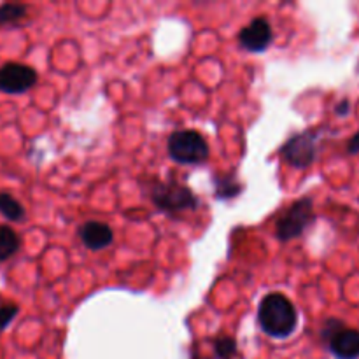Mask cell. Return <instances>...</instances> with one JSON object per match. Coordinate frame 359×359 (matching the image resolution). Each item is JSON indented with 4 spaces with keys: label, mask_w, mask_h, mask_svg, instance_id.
<instances>
[{
    "label": "cell",
    "mask_w": 359,
    "mask_h": 359,
    "mask_svg": "<svg viewBox=\"0 0 359 359\" xmlns=\"http://www.w3.org/2000/svg\"><path fill=\"white\" fill-rule=\"evenodd\" d=\"M323 339L328 342L330 351L337 359L359 358V332L346 328L339 319H330L323 330Z\"/></svg>",
    "instance_id": "cell-5"
},
{
    "label": "cell",
    "mask_w": 359,
    "mask_h": 359,
    "mask_svg": "<svg viewBox=\"0 0 359 359\" xmlns=\"http://www.w3.org/2000/svg\"><path fill=\"white\" fill-rule=\"evenodd\" d=\"M347 153L349 154H358L359 153V132L347 144Z\"/></svg>",
    "instance_id": "cell-16"
},
{
    "label": "cell",
    "mask_w": 359,
    "mask_h": 359,
    "mask_svg": "<svg viewBox=\"0 0 359 359\" xmlns=\"http://www.w3.org/2000/svg\"><path fill=\"white\" fill-rule=\"evenodd\" d=\"M314 221L316 214L314 205H312V198L305 196V198L297 200V202L277 219V238L283 242L293 241V238L300 237Z\"/></svg>",
    "instance_id": "cell-3"
},
{
    "label": "cell",
    "mask_w": 359,
    "mask_h": 359,
    "mask_svg": "<svg viewBox=\"0 0 359 359\" xmlns=\"http://www.w3.org/2000/svg\"><path fill=\"white\" fill-rule=\"evenodd\" d=\"M258 321L266 335L286 339L297 330L298 314L294 305L284 294L270 293L259 304Z\"/></svg>",
    "instance_id": "cell-1"
},
{
    "label": "cell",
    "mask_w": 359,
    "mask_h": 359,
    "mask_svg": "<svg viewBox=\"0 0 359 359\" xmlns=\"http://www.w3.org/2000/svg\"><path fill=\"white\" fill-rule=\"evenodd\" d=\"M272 27L266 21V18H256L252 20L248 27L242 28L241 35H238V41L244 49L251 53H262L272 42Z\"/></svg>",
    "instance_id": "cell-8"
},
{
    "label": "cell",
    "mask_w": 359,
    "mask_h": 359,
    "mask_svg": "<svg viewBox=\"0 0 359 359\" xmlns=\"http://www.w3.org/2000/svg\"><path fill=\"white\" fill-rule=\"evenodd\" d=\"M151 200L154 205L163 212H182V210L196 209L198 198L193 195L188 186H182L179 182H158L151 189Z\"/></svg>",
    "instance_id": "cell-4"
},
{
    "label": "cell",
    "mask_w": 359,
    "mask_h": 359,
    "mask_svg": "<svg viewBox=\"0 0 359 359\" xmlns=\"http://www.w3.org/2000/svg\"><path fill=\"white\" fill-rule=\"evenodd\" d=\"M191 359H210V358H203V356H195V358H191Z\"/></svg>",
    "instance_id": "cell-18"
},
{
    "label": "cell",
    "mask_w": 359,
    "mask_h": 359,
    "mask_svg": "<svg viewBox=\"0 0 359 359\" xmlns=\"http://www.w3.org/2000/svg\"><path fill=\"white\" fill-rule=\"evenodd\" d=\"M37 83V72L23 63L9 62L0 67V91L20 95L28 91Z\"/></svg>",
    "instance_id": "cell-7"
},
{
    "label": "cell",
    "mask_w": 359,
    "mask_h": 359,
    "mask_svg": "<svg viewBox=\"0 0 359 359\" xmlns=\"http://www.w3.org/2000/svg\"><path fill=\"white\" fill-rule=\"evenodd\" d=\"M18 312H20V309L14 304H7L0 307V332H4V330L13 323V319L18 316Z\"/></svg>",
    "instance_id": "cell-15"
},
{
    "label": "cell",
    "mask_w": 359,
    "mask_h": 359,
    "mask_svg": "<svg viewBox=\"0 0 359 359\" xmlns=\"http://www.w3.org/2000/svg\"><path fill=\"white\" fill-rule=\"evenodd\" d=\"M214 351H216L217 359H231L237 354V342L230 337H219L214 342Z\"/></svg>",
    "instance_id": "cell-14"
},
{
    "label": "cell",
    "mask_w": 359,
    "mask_h": 359,
    "mask_svg": "<svg viewBox=\"0 0 359 359\" xmlns=\"http://www.w3.org/2000/svg\"><path fill=\"white\" fill-rule=\"evenodd\" d=\"M27 11L28 7L23 6V4H2L0 6V27L23 20L27 16Z\"/></svg>",
    "instance_id": "cell-13"
},
{
    "label": "cell",
    "mask_w": 359,
    "mask_h": 359,
    "mask_svg": "<svg viewBox=\"0 0 359 359\" xmlns=\"http://www.w3.org/2000/svg\"><path fill=\"white\" fill-rule=\"evenodd\" d=\"M349 109H351V102L349 100H342L339 105H337L335 111H337V114H339V116H346L347 112H349Z\"/></svg>",
    "instance_id": "cell-17"
},
{
    "label": "cell",
    "mask_w": 359,
    "mask_h": 359,
    "mask_svg": "<svg viewBox=\"0 0 359 359\" xmlns=\"http://www.w3.org/2000/svg\"><path fill=\"white\" fill-rule=\"evenodd\" d=\"M318 154V130H307L293 135L283 147V156L291 167L307 168Z\"/></svg>",
    "instance_id": "cell-6"
},
{
    "label": "cell",
    "mask_w": 359,
    "mask_h": 359,
    "mask_svg": "<svg viewBox=\"0 0 359 359\" xmlns=\"http://www.w3.org/2000/svg\"><path fill=\"white\" fill-rule=\"evenodd\" d=\"M168 154L181 165H198L209 158V144L195 130H179L168 139Z\"/></svg>",
    "instance_id": "cell-2"
},
{
    "label": "cell",
    "mask_w": 359,
    "mask_h": 359,
    "mask_svg": "<svg viewBox=\"0 0 359 359\" xmlns=\"http://www.w3.org/2000/svg\"><path fill=\"white\" fill-rule=\"evenodd\" d=\"M0 214L7 221L18 223V221H21L25 217V209L13 195H9V193H0Z\"/></svg>",
    "instance_id": "cell-11"
},
{
    "label": "cell",
    "mask_w": 359,
    "mask_h": 359,
    "mask_svg": "<svg viewBox=\"0 0 359 359\" xmlns=\"http://www.w3.org/2000/svg\"><path fill=\"white\" fill-rule=\"evenodd\" d=\"M242 191V184L237 181L233 174L221 175L216 181V196L221 200L235 198Z\"/></svg>",
    "instance_id": "cell-12"
},
{
    "label": "cell",
    "mask_w": 359,
    "mask_h": 359,
    "mask_svg": "<svg viewBox=\"0 0 359 359\" xmlns=\"http://www.w3.org/2000/svg\"><path fill=\"white\" fill-rule=\"evenodd\" d=\"M79 237L88 249H91V251H102V249L109 248L112 244L114 233H112L109 224L100 223V221H88L79 230Z\"/></svg>",
    "instance_id": "cell-9"
},
{
    "label": "cell",
    "mask_w": 359,
    "mask_h": 359,
    "mask_svg": "<svg viewBox=\"0 0 359 359\" xmlns=\"http://www.w3.org/2000/svg\"><path fill=\"white\" fill-rule=\"evenodd\" d=\"M20 235L11 226L0 224V263L14 256L20 249Z\"/></svg>",
    "instance_id": "cell-10"
}]
</instances>
